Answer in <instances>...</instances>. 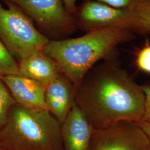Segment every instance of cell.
<instances>
[{"label":"cell","mask_w":150,"mask_h":150,"mask_svg":"<svg viewBox=\"0 0 150 150\" xmlns=\"http://www.w3.org/2000/svg\"><path fill=\"white\" fill-rule=\"evenodd\" d=\"M9 75H21L18 64L0 40V78Z\"/></svg>","instance_id":"cell-13"},{"label":"cell","mask_w":150,"mask_h":150,"mask_svg":"<svg viewBox=\"0 0 150 150\" xmlns=\"http://www.w3.org/2000/svg\"><path fill=\"white\" fill-rule=\"evenodd\" d=\"M0 150H7L5 147H4L2 145L0 144Z\"/></svg>","instance_id":"cell-20"},{"label":"cell","mask_w":150,"mask_h":150,"mask_svg":"<svg viewBox=\"0 0 150 150\" xmlns=\"http://www.w3.org/2000/svg\"><path fill=\"white\" fill-rule=\"evenodd\" d=\"M142 129L145 132L150 141V123L144 121H139L136 122Z\"/></svg>","instance_id":"cell-19"},{"label":"cell","mask_w":150,"mask_h":150,"mask_svg":"<svg viewBox=\"0 0 150 150\" xmlns=\"http://www.w3.org/2000/svg\"><path fill=\"white\" fill-rule=\"evenodd\" d=\"M18 64L21 76L36 81L45 87L62 73L56 61L43 50L32 52Z\"/></svg>","instance_id":"cell-11"},{"label":"cell","mask_w":150,"mask_h":150,"mask_svg":"<svg viewBox=\"0 0 150 150\" xmlns=\"http://www.w3.org/2000/svg\"><path fill=\"white\" fill-rule=\"evenodd\" d=\"M77 0H64V6L71 15H73L76 12Z\"/></svg>","instance_id":"cell-18"},{"label":"cell","mask_w":150,"mask_h":150,"mask_svg":"<svg viewBox=\"0 0 150 150\" xmlns=\"http://www.w3.org/2000/svg\"><path fill=\"white\" fill-rule=\"evenodd\" d=\"M145 94L144 111L141 121L150 123V85L141 86Z\"/></svg>","instance_id":"cell-17"},{"label":"cell","mask_w":150,"mask_h":150,"mask_svg":"<svg viewBox=\"0 0 150 150\" xmlns=\"http://www.w3.org/2000/svg\"><path fill=\"white\" fill-rule=\"evenodd\" d=\"M16 103L27 110H47L45 102V86L21 75L1 77Z\"/></svg>","instance_id":"cell-9"},{"label":"cell","mask_w":150,"mask_h":150,"mask_svg":"<svg viewBox=\"0 0 150 150\" xmlns=\"http://www.w3.org/2000/svg\"><path fill=\"white\" fill-rule=\"evenodd\" d=\"M117 9H129L134 7L139 0H95Z\"/></svg>","instance_id":"cell-16"},{"label":"cell","mask_w":150,"mask_h":150,"mask_svg":"<svg viewBox=\"0 0 150 150\" xmlns=\"http://www.w3.org/2000/svg\"><path fill=\"white\" fill-rule=\"evenodd\" d=\"M7 150H64L61 125L47 110H27L15 103L0 130Z\"/></svg>","instance_id":"cell-3"},{"label":"cell","mask_w":150,"mask_h":150,"mask_svg":"<svg viewBox=\"0 0 150 150\" xmlns=\"http://www.w3.org/2000/svg\"><path fill=\"white\" fill-rule=\"evenodd\" d=\"M134 28L150 33V0H139L131 8V15L126 28Z\"/></svg>","instance_id":"cell-12"},{"label":"cell","mask_w":150,"mask_h":150,"mask_svg":"<svg viewBox=\"0 0 150 150\" xmlns=\"http://www.w3.org/2000/svg\"><path fill=\"white\" fill-rule=\"evenodd\" d=\"M7 1L18 6L43 35L56 38L54 40H61L75 31V20L66 10L64 0Z\"/></svg>","instance_id":"cell-5"},{"label":"cell","mask_w":150,"mask_h":150,"mask_svg":"<svg viewBox=\"0 0 150 150\" xmlns=\"http://www.w3.org/2000/svg\"></svg>","instance_id":"cell-21"},{"label":"cell","mask_w":150,"mask_h":150,"mask_svg":"<svg viewBox=\"0 0 150 150\" xmlns=\"http://www.w3.org/2000/svg\"><path fill=\"white\" fill-rule=\"evenodd\" d=\"M77 86L62 73L45 87L47 110L61 125L75 104Z\"/></svg>","instance_id":"cell-8"},{"label":"cell","mask_w":150,"mask_h":150,"mask_svg":"<svg viewBox=\"0 0 150 150\" xmlns=\"http://www.w3.org/2000/svg\"><path fill=\"white\" fill-rule=\"evenodd\" d=\"M0 4V40L18 61L32 52L43 50L50 40L15 4L4 0Z\"/></svg>","instance_id":"cell-4"},{"label":"cell","mask_w":150,"mask_h":150,"mask_svg":"<svg viewBox=\"0 0 150 150\" xmlns=\"http://www.w3.org/2000/svg\"><path fill=\"white\" fill-rule=\"evenodd\" d=\"M130 15L131 8L117 9L91 0L81 8L79 19L83 27L91 30L110 27L126 28Z\"/></svg>","instance_id":"cell-7"},{"label":"cell","mask_w":150,"mask_h":150,"mask_svg":"<svg viewBox=\"0 0 150 150\" xmlns=\"http://www.w3.org/2000/svg\"><path fill=\"white\" fill-rule=\"evenodd\" d=\"M93 129L75 104L61 125L64 150H88Z\"/></svg>","instance_id":"cell-10"},{"label":"cell","mask_w":150,"mask_h":150,"mask_svg":"<svg viewBox=\"0 0 150 150\" xmlns=\"http://www.w3.org/2000/svg\"><path fill=\"white\" fill-rule=\"evenodd\" d=\"M110 57L93 67L76 88L75 105L93 129L121 121L137 122L144 115L142 87Z\"/></svg>","instance_id":"cell-1"},{"label":"cell","mask_w":150,"mask_h":150,"mask_svg":"<svg viewBox=\"0 0 150 150\" xmlns=\"http://www.w3.org/2000/svg\"><path fill=\"white\" fill-rule=\"evenodd\" d=\"M131 36L127 28L106 27L91 30L79 38L50 40L43 50L77 86L98 61L110 57L118 45Z\"/></svg>","instance_id":"cell-2"},{"label":"cell","mask_w":150,"mask_h":150,"mask_svg":"<svg viewBox=\"0 0 150 150\" xmlns=\"http://www.w3.org/2000/svg\"><path fill=\"white\" fill-rule=\"evenodd\" d=\"M136 64L142 72L150 74V45H146L137 54Z\"/></svg>","instance_id":"cell-15"},{"label":"cell","mask_w":150,"mask_h":150,"mask_svg":"<svg viewBox=\"0 0 150 150\" xmlns=\"http://www.w3.org/2000/svg\"><path fill=\"white\" fill-rule=\"evenodd\" d=\"M15 103L11 93L0 79V130L6 123L9 111Z\"/></svg>","instance_id":"cell-14"},{"label":"cell","mask_w":150,"mask_h":150,"mask_svg":"<svg viewBox=\"0 0 150 150\" xmlns=\"http://www.w3.org/2000/svg\"><path fill=\"white\" fill-rule=\"evenodd\" d=\"M150 141L134 122L121 121L103 129H93L88 150H149Z\"/></svg>","instance_id":"cell-6"}]
</instances>
